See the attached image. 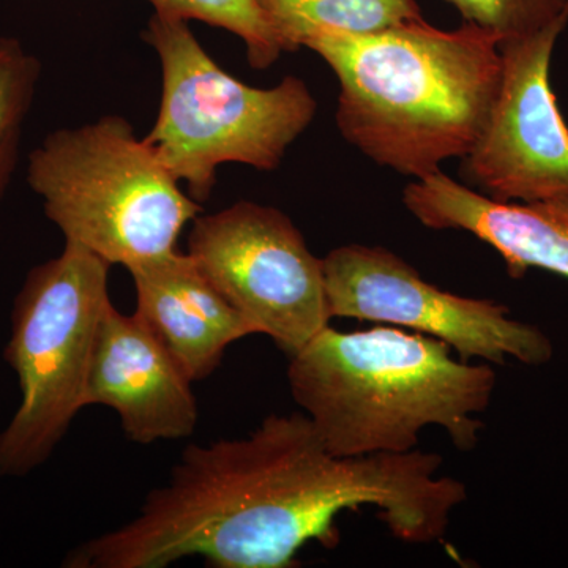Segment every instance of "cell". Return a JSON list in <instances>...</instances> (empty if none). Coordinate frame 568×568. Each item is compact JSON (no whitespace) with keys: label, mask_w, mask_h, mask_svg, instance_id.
<instances>
[{"label":"cell","mask_w":568,"mask_h":568,"mask_svg":"<svg viewBox=\"0 0 568 568\" xmlns=\"http://www.w3.org/2000/svg\"><path fill=\"white\" fill-rule=\"evenodd\" d=\"M499 43L470 22L440 31L420 18L368 33L317 31L304 48L338 78L343 138L417 181L476 145L503 80Z\"/></svg>","instance_id":"obj_1"},{"label":"cell","mask_w":568,"mask_h":568,"mask_svg":"<svg viewBox=\"0 0 568 568\" xmlns=\"http://www.w3.org/2000/svg\"><path fill=\"white\" fill-rule=\"evenodd\" d=\"M110 267L89 250L65 244L26 276L3 353L17 373L21 403L0 432V476L24 477L47 463L88 406L93 346L112 304Z\"/></svg>","instance_id":"obj_5"},{"label":"cell","mask_w":568,"mask_h":568,"mask_svg":"<svg viewBox=\"0 0 568 568\" xmlns=\"http://www.w3.org/2000/svg\"><path fill=\"white\" fill-rule=\"evenodd\" d=\"M465 22L495 33L500 43L547 28L568 10V0H446ZM499 43V44H500Z\"/></svg>","instance_id":"obj_15"},{"label":"cell","mask_w":568,"mask_h":568,"mask_svg":"<svg viewBox=\"0 0 568 568\" xmlns=\"http://www.w3.org/2000/svg\"><path fill=\"white\" fill-rule=\"evenodd\" d=\"M328 313L334 317L413 328L450 346L462 361L548 364L551 339L537 325L510 317L506 305L463 297L425 282L384 246L345 245L323 260Z\"/></svg>","instance_id":"obj_7"},{"label":"cell","mask_w":568,"mask_h":568,"mask_svg":"<svg viewBox=\"0 0 568 568\" xmlns=\"http://www.w3.org/2000/svg\"><path fill=\"white\" fill-rule=\"evenodd\" d=\"M189 254L256 335L287 355L331 324L323 260L278 209L241 201L197 215Z\"/></svg>","instance_id":"obj_6"},{"label":"cell","mask_w":568,"mask_h":568,"mask_svg":"<svg viewBox=\"0 0 568 568\" xmlns=\"http://www.w3.org/2000/svg\"><path fill=\"white\" fill-rule=\"evenodd\" d=\"M40 74L39 59L20 40L0 37V201L17 171L24 123Z\"/></svg>","instance_id":"obj_14"},{"label":"cell","mask_w":568,"mask_h":568,"mask_svg":"<svg viewBox=\"0 0 568 568\" xmlns=\"http://www.w3.org/2000/svg\"><path fill=\"white\" fill-rule=\"evenodd\" d=\"M290 52L317 31L368 33L420 20L416 0H257Z\"/></svg>","instance_id":"obj_12"},{"label":"cell","mask_w":568,"mask_h":568,"mask_svg":"<svg viewBox=\"0 0 568 568\" xmlns=\"http://www.w3.org/2000/svg\"><path fill=\"white\" fill-rule=\"evenodd\" d=\"M287 357L294 402L335 457L407 454L433 425L458 450H473L484 428L477 414L496 388L491 365L452 357L440 339L394 325L342 332L328 324Z\"/></svg>","instance_id":"obj_2"},{"label":"cell","mask_w":568,"mask_h":568,"mask_svg":"<svg viewBox=\"0 0 568 568\" xmlns=\"http://www.w3.org/2000/svg\"><path fill=\"white\" fill-rule=\"evenodd\" d=\"M568 10L547 28L499 44L503 80L462 178L503 203L568 196V129L549 84V63Z\"/></svg>","instance_id":"obj_8"},{"label":"cell","mask_w":568,"mask_h":568,"mask_svg":"<svg viewBox=\"0 0 568 568\" xmlns=\"http://www.w3.org/2000/svg\"><path fill=\"white\" fill-rule=\"evenodd\" d=\"M129 272L136 291L133 315L193 383L213 375L233 343L256 335L189 253L166 254Z\"/></svg>","instance_id":"obj_11"},{"label":"cell","mask_w":568,"mask_h":568,"mask_svg":"<svg viewBox=\"0 0 568 568\" xmlns=\"http://www.w3.org/2000/svg\"><path fill=\"white\" fill-rule=\"evenodd\" d=\"M28 182L65 244L129 271L178 252L203 212L121 115L48 134L29 155Z\"/></svg>","instance_id":"obj_3"},{"label":"cell","mask_w":568,"mask_h":568,"mask_svg":"<svg viewBox=\"0 0 568 568\" xmlns=\"http://www.w3.org/2000/svg\"><path fill=\"white\" fill-rule=\"evenodd\" d=\"M193 381L134 315L104 312L89 366L85 405L111 407L133 443L183 439L197 425Z\"/></svg>","instance_id":"obj_9"},{"label":"cell","mask_w":568,"mask_h":568,"mask_svg":"<svg viewBox=\"0 0 568 568\" xmlns=\"http://www.w3.org/2000/svg\"><path fill=\"white\" fill-rule=\"evenodd\" d=\"M403 203L426 227L466 231L493 246L511 278L529 268L568 278V196L503 203L439 171L409 183Z\"/></svg>","instance_id":"obj_10"},{"label":"cell","mask_w":568,"mask_h":568,"mask_svg":"<svg viewBox=\"0 0 568 568\" xmlns=\"http://www.w3.org/2000/svg\"><path fill=\"white\" fill-rule=\"evenodd\" d=\"M155 13L183 21H201L244 40L254 70H267L290 52L282 33L257 0H148Z\"/></svg>","instance_id":"obj_13"},{"label":"cell","mask_w":568,"mask_h":568,"mask_svg":"<svg viewBox=\"0 0 568 568\" xmlns=\"http://www.w3.org/2000/svg\"><path fill=\"white\" fill-rule=\"evenodd\" d=\"M144 40L162 65V102L144 140L196 203L212 196L223 163L276 170L315 119L317 103L305 81L244 84L213 61L186 21L153 13Z\"/></svg>","instance_id":"obj_4"}]
</instances>
